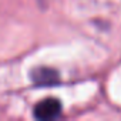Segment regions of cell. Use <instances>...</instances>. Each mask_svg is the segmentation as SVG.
I'll return each instance as SVG.
<instances>
[{
  "label": "cell",
  "instance_id": "cell-2",
  "mask_svg": "<svg viewBox=\"0 0 121 121\" xmlns=\"http://www.w3.org/2000/svg\"><path fill=\"white\" fill-rule=\"evenodd\" d=\"M31 78L33 81L37 84V86H54L60 81V77H58V73L53 69H48V67H39L36 70H33L31 73Z\"/></svg>",
  "mask_w": 121,
  "mask_h": 121
},
{
  "label": "cell",
  "instance_id": "cell-1",
  "mask_svg": "<svg viewBox=\"0 0 121 121\" xmlns=\"http://www.w3.org/2000/svg\"><path fill=\"white\" fill-rule=\"evenodd\" d=\"M60 114H61V103L53 97L40 101L34 107V117L37 120H54Z\"/></svg>",
  "mask_w": 121,
  "mask_h": 121
}]
</instances>
